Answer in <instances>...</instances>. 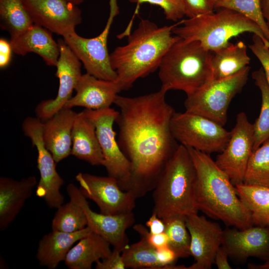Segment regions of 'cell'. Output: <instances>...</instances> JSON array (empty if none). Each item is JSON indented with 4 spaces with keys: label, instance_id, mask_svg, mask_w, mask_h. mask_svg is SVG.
<instances>
[{
    "label": "cell",
    "instance_id": "6da1fadb",
    "mask_svg": "<svg viewBox=\"0 0 269 269\" xmlns=\"http://www.w3.org/2000/svg\"><path fill=\"white\" fill-rule=\"evenodd\" d=\"M166 91L135 97L117 95V139L131 165L125 191L135 198L153 190L178 145L170 129L173 108L165 100Z\"/></svg>",
    "mask_w": 269,
    "mask_h": 269
},
{
    "label": "cell",
    "instance_id": "7a4b0ae2",
    "mask_svg": "<svg viewBox=\"0 0 269 269\" xmlns=\"http://www.w3.org/2000/svg\"><path fill=\"white\" fill-rule=\"evenodd\" d=\"M186 147L196 169L195 199L198 211L228 226L244 229L254 225L227 174L209 154Z\"/></svg>",
    "mask_w": 269,
    "mask_h": 269
},
{
    "label": "cell",
    "instance_id": "3957f363",
    "mask_svg": "<svg viewBox=\"0 0 269 269\" xmlns=\"http://www.w3.org/2000/svg\"><path fill=\"white\" fill-rule=\"evenodd\" d=\"M174 26L159 27L141 19L127 44L118 46L110 54L111 64L121 91L129 89L138 79L158 68L164 54L179 38L172 35Z\"/></svg>",
    "mask_w": 269,
    "mask_h": 269
},
{
    "label": "cell",
    "instance_id": "277c9868",
    "mask_svg": "<svg viewBox=\"0 0 269 269\" xmlns=\"http://www.w3.org/2000/svg\"><path fill=\"white\" fill-rule=\"evenodd\" d=\"M196 169L188 148L179 144L153 190L152 213L164 220L198 213Z\"/></svg>",
    "mask_w": 269,
    "mask_h": 269
},
{
    "label": "cell",
    "instance_id": "5b68a950",
    "mask_svg": "<svg viewBox=\"0 0 269 269\" xmlns=\"http://www.w3.org/2000/svg\"><path fill=\"white\" fill-rule=\"evenodd\" d=\"M212 52L196 40L180 37L167 50L158 67L161 88L180 90L186 95L203 88L214 80Z\"/></svg>",
    "mask_w": 269,
    "mask_h": 269
},
{
    "label": "cell",
    "instance_id": "8992f818",
    "mask_svg": "<svg viewBox=\"0 0 269 269\" xmlns=\"http://www.w3.org/2000/svg\"><path fill=\"white\" fill-rule=\"evenodd\" d=\"M219 9L216 12L183 20L179 26L174 25L172 33L185 40L198 41L211 52L226 46L230 39L245 32L259 36L269 47V42L255 23L233 10Z\"/></svg>",
    "mask_w": 269,
    "mask_h": 269
},
{
    "label": "cell",
    "instance_id": "52a82bcc",
    "mask_svg": "<svg viewBox=\"0 0 269 269\" xmlns=\"http://www.w3.org/2000/svg\"><path fill=\"white\" fill-rule=\"evenodd\" d=\"M248 66L230 77L214 80L201 90L189 95L184 101L185 111L201 115L224 126L233 98L247 83Z\"/></svg>",
    "mask_w": 269,
    "mask_h": 269
},
{
    "label": "cell",
    "instance_id": "ba28073f",
    "mask_svg": "<svg viewBox=\"0 0 269 269\" xmlns=\"http://www.w3.org/2000/svg\"><path fill=\"white\" fill-rule=\"evenodd\" d=\"M170 129L174 138L180 144L209 154L222 152L231 136V131L219 123L186 111L174 113Z\"/></svg>",
    "mask_w": 269,
    "mask_h": 269
},
{
    "label": "cell",
    "instance_id": "9c48e42d",
    "mask_svg": "<svg viewBox=\"0 0 269 269\" xmlns=\"http://www.w3.org/2000/svg\"><path fill=\"white\" fill-rule=\"evenodd\" d=\"M109 17L105 28L98 36L85 38L78 35L75 31L63 37V40L83 64L86 73L99 79L115 81L116 72L110 62L107 42L114 19L119 14L117 4H111Z\"/></svg>",
    "mask_w": 269,
    "mask_h": 269
},
{
    "label": "cell",
    "instance_id": "30bf717a",
    "mask_svg": "<svg viewBox=\"0 0 269 269\" xmlns=\"http://www.w3.org/2000/svg\"><path fill=\"white\" fill-rule=\"evenodd\" d=\"M83 111L95 127L103 156L102 165L108 176L117 180L121 189L125 191L131 176V165L120 147L113 129L119 111L110 107Z\"/></svg>",
    "mask_w": 269,
    "mask_h": 269
},
{
    "label": "cell",
    "instance_id": "8fae6325",
    "mask_svg": "<svg viewBox=\"0 0 269 269\" xmlns=\"http://www.w3.org/2000/svg\"><path fill=\"white\" fill-rule=\"evenodd\" d=\"M254 130L244 112L239 113L231 131L229 140L215 160L234 185L243 183L250 158L253 151Z\"/></svg>",
    "mask_w": 269,
    "mask_h": 269
},
{
    "label": "cell",
    "instance_id": "7c38bea8",
    "mask_svg": "<svg viewBox=\"0 0 269 269\" xmlns=\"http://www.w3.org/2000/svg\"><path fill=\"white\" fill-rule=\"evenodd\" d=\"M76 179L82 194L95 202L102 214H127L132 212L135 207V197L131 192L121 189L114 178L80 172Z\"/></svg>",
    "mask_w": 269,
    "mask_h": 269
},
{
    "label": "cell",
    "instance_id": "4fadbf2b",
    "mask_svg": "<svg viewBox=\"0 0 269 269\" xmlns=\"http://www.w3.org/2000/svg\"><path fill=\"white\" fill-rule=\"evenodd\" d=\"M66 191L70 199L83 209L87 218V226L92 232L102 236L114 249L122 252L129 246L126 232L134 222L133 212L117 215L98 213L91 209L87 198L75 185L69 183Z\"/></svg>",
    "mask_w": 269,
    "mask_h": 269
},
{
    "label": "cell",
    "instance_id": "5bb4252c",
    "mask_svg": "<svg viewBox=\"0 0 269 269\" xmlns=\"http://www.w3.org/2000/svg\"><path fill=\"white\" fill-rule=\"evenodd\" d=\"M34 24L62 37L82 21L78 5L68 0H22Z\"/></svg>",
    "mask_w": 269,
    "mask_h": 269
},
{
    "label": "cell",
    "instance_id": "9a60e30c",
    "mask_svg": "<svg viewBox=\"0 0 269 269\" xmlns=\"http://www.w3.org/2000/svg\"><path fill=\"white\" fill-rule=\"evenodd\" d=\"M58 43L60 56L56 66V75L59 79V88L54 99L42 101L35 108L36 117L42 122L63 108L72 97L73 91L82 75L81 62L63 39L58 40Z\"/></svg>",
    "mask_w": 269,
    "mask_h": 269
},
{
    "label": "cell",
    "instance_id": "2e32d148",
    "mask_svg": "<svg viewBox=\"0 0 269 269\" xmlns=\"http://www.w3.org/2000/svg\"><path fill=\"white\" fill-rule=\"evenodd\" d=\"M185 222L191 239V256L194 260L187 269H210L222 246L223 230L217 223L197 213L186 216Z\"/></svg>",
    "mask_w": 269,
    "mask_h": 269
},
{
    "label": "cell",
    "instance_id": "e0dca14e",
    "mask_svg": "<svg viewBox=\"0 0 269 269\" xmlns=\"http://www.w3.org/2000/svg\"><path fill=\"white\" fill-rule=\"evenodd\" d=\"M222 246L229 258L240 262L257 257L269 258V227L253 225L244 229L235 227L223 230Z\"/></svg>",
    "mask_w": 269,
    "mask_h": 269
},
{
    "label": "cell",
    "instance_id": "ac0fdd59",
    "mask_svg": "<svg viewBox=\"0 0 269 269\" xmlns=\"http://www.w3.org/2000/svg\"><path fill=\"white\" fill-rule=\"evenodd\" d=\"M76 94L63 108L82 107L86 109L101 110L110 108L121 91L117 81L99 79L87 73L82 74L75 89Z\"/></svg>",
    "mask_w": 269,
    "mask_h": 269
},
{
    "label": "cell",
    "instance_id": "d6986e66",
    "mask_svg": "<svg viewBox=\"0 0 269 269\" xmlns=\"http://www.w3.org/2000/svg\"><path fill=\"white\" fill-rule=\"evenodd\" d=\"M77 113L63 108L42 122V134L47 148L56 163L71 154L73 127Z\"/></svg>",
    "mask_w": 269,
    "mask_h": 269
},
{
    "label": "cell",
    "instance_id": "ffe728a7",
    "mask_svg": "<svg viewBox=\"0 0 269 269\" xmlns=\"http://www.w3.org/2000/svg\"><path fill=\"white\" fill-rule=\"evenodd\" d=\"M37 184L34 176L20 180L1 176L0 178V230H6L31 196Z\"/></svg>",
    "mask_w": 269,
    "mask_h": 269
},
{
    "label": "cell",
    "instance_id": "44dd1931",
    "mask_svg": "<svg viewBox=\"0 0 269 269\" xmlns=\"http://www.w3.org/2000/svg\"><path fill=\"white\" fill-rule=\"evenodd\" d=\"M51 33L34 24L21 34L10 37L12 51L22 56L33 52L40 56L47 65L56 67L60 56V48Z\"/></svg>",
    "mask_w": 269,
    "mask_h": 269
},
{
    "label": "cell",
    "instance_id": "7402d4cb",
    "mask_svg": "<svg viewBox=\"0 0 269 269\" xmlns=\"http://www.w3.org/2000/svg\"><path fill=\"white\" fill-rule=\"evenodd\" d=\"M92 232L87 226L73 233L52 230L44 235L38 242L36 254L39 265L48 269H56L60 262L64 261L74 244Z\"/></svg>",
    "mask_w": 269,
    "mask_h": 269
},
{
    "label": "cell",
    "instance_id": "603a6c76",
    "mask_svg": "<svg viewBox=\"0 0 269 269\" xmlns=\"http://www.w3.org/2000/svg\"><path fill=\"white\" fill-rule=\"evenodd\" d=\"M72 139L71 154L92 165H102L103 156L95 127L84 111L76 114Z\"/></svg>",
    "mask_w": 269,
    "mask_h": 269
},
{
    "label": "cell",
    "instance_id": "cb8c5ba5",
    "mask_svg": "<svg viewBox=\"0 0 269 269\" xmlns=\"http://www.w3.org/2000/svg\"><path fill=\"white\" fill-rule=\"evenodd\" d=\"M111 244L92 232L79 240L68 252L64 260L69 269H91L93 263L108 257Z\"/></svg>",
    "mask_w": 269,
    "mask_h": 269
},
{
    "label": "cell",
    "instance_id": "d4e9b609",
    "mask_svg": "<svg viewBox=\"0 0 269 269\" xmlns=\"http://www.w3.org/2000/svg\"><path fill=\"white\" fill-rule=\"evenodd\" d=\"M212 52L211 65L214 80L230 77L248 66L250 57L243 41L230 43Z\"/></svg>",
    "mask_w": 269,
    "mask_h": 269
},
{
    "label": "cell",
    "instance_id": "484cf974",
    "mask_svg": "<svg viewBox=\"0 0 269 269\" xmlns=\"http://www.w3.org/2000/svg\"><path fill=\"white\" fill-rule=\"evenodd\" d=\"M254 225L269 227V187L244 183L235 186Z\"/></svg>",
    "mask_w": 269,
    "mask_h": 269
},
{
    "label": "cell",
    "instance_id": "4316f807",
    "mask_svg": "<svg viewBox=\"0 0 269 269\" xmlns=\"http://www.w3.org/2000/svg\"><path fill=\"white\" fill-rule=\"evenodd\" d=\"M0 17L1 28L7 31L10 37L21 34L34 24L22 0H0Z\"/></svg>",
    "mask_w": 269,
    "mask_h": 269
},
{
    "label": "cell",
    "instance_id": "83f0119b",
    "mask_svg": "<svg viewBox=\"0 0 269 269\" xmlns=\"http://www.w3.org/2000/svg\"><path fill=\"white\" fill-rule=\"evenodd\" d=\"M252 78L261 94L262 104L259 117L253 124V151L269 138V85L262 67L252 73Z\"/></svg>",
    "mask_w": 269,
    "mask_h": 269
},
{
    "label": "cell",
    "instance_id": "f1b7e54d",
    "mask_svg": "<svg viewBox=\"0 0 269 269\" xmlns=\"http://www.w3.org/2000/svg\"><path fill=\"white\" fill-rule=\"evenodd\" d=\"M126 268L159 269L162 266L158 260L156 250L146 240L140 241L126 247L122 252Z\"/></svg>",
    "mask_w": 269,
    "mask_h": 269
},
{
    "label": "cell",
    "instance_id": "f546056e",
    "mask_svg": "<svg viewBox=\"0 0 269 269\" xmlns=\"http://www.w3.org/2000/svg\"><path fill=\"white\" fill-rule=\"evenodd\" d=\"M243 183L269 187V138L253 151Z\"/></svg>",
    "mask_w": 269,
    "mask_h": 269
},
{
    "label": "cell",
    "instance_id": "4dcf8cb0",
    "mask_svg": "<svg viewBox=\"0 0 269 269\" xmlns=\"http://www.w3.org/2000/svg\"><path fill=\"white\" fill-rule=\"evenodd\" d=\"M87 226V220L82 208L73 201L57 208L52 221V230L73 233Z\"/></svg>",
    "mask_w": 269,
    "mask_h": 269
},
{
    "label": "cell",
    "instance_id": "1f68e13d",
    "mask_svg": "<svg viewBox=\"0 0 269 269\" xmlns=\"http://www.w3.org/2000/svg\"><path fill=\"white\" fill-rule=\"evenodd\" d=\"M165 233L168 237V246L178 258L191 256L190 236L186 227L185 217L176 216L162 220Z\"/></svg>",
    "mask_w": 269,
    "mask_h": 269
},
{
    "label": "cell",
    "instance_id": "d6a6232c",
    "mask_svg": "<svg viewBox=\"0 0 269 269\" xmlns=\"http://www.w3.org/2000/svg\"><path fill=\"white\" fill-rule=\"evenodd\" d=\"M214 1L215 9L233 10L255 23L269 42V30L263 14L261 0H214Z\"/></svg>",
    "mask_w": 269,
    "mask_h": 269
},
{
    "label": "cell",
    "instance_id": "836d02e7",
    "mask_svg": "<svg viewBox=\"0 0 269 269\" xmlns=\"http://www.w3.org/2000/svg\"><path fill=\"white\" fill-rule=\"evenodd\" d=\"M130 2L149 3L159 6L163 11L165 18L177 21L185 16L184 0H127Z\"/></svg>",
    "mask_w": 269,
    "mask_h": 269
},
{
    "label": "cell",
    "instance_id": "e575fe53",
    "mask_svg": "<svg viewBox=\"0 0 269 269\" xmlns=\"http://www.w3.org/2000/svg\"><path fill=\"white\" fill-rule=\"evenodd\" d=\"M185 15L190 18L212 13L215 9L214 0H184Z\"/></svg>",
    "mask_w": 269,
    "mask_h": 269
},
{
    "label": "cell",
    "instance_id": "d590c367",
    "mask_svg": "<svg viewBox=\"0 0 269 269\" xmlns=\"http://www.w3.org/2000/svg\"><path fill=\"white\" fill-rule=\"evenodd\" d=\"M249 47L262 64L269 85V47L256 34H253L252 43L249 45Z\"/></svg>",
    "mask_w": 269,
    "mask_h": 269
},
{
    "label": "cell",
    "instance_id": "8d00e7d4",
    "mask_svg": "<svg viewBox=\"0 0 269 269\" xmlns=\"http://www.w3.org/2000/svg\"><path fill=\"white\" fill-rule=\"evenodd\" d=\"M133 229L139 234L140 237L144 238L156 250L168 246V237L165 232L151 233L140 224L135 225Z\"/></svg>",
    "mask_w": 269,
    "mask_h": 269
},
{
    "label": "cell",
    "instance_id": "74e56055",
    "mask_svg": "<svg viewBox=\"0 0 269 269\" xmlns=\"http://www.w3.org/2000/svg\"><path fill=\"white\" fill-rule=\"evenodd\" d=\"M96 269H126L122 256V252L114 249L106 258L96 263Z\"/></svg>",
    "mask_w": 269,
    "mask_h": 269
},
{
    "label": "cell",
    "instance_id": "f35d334b",
    "mask_svg": "<svg viewBox=\"0 0 269 269\" xmlns=\"http://www.w3.org/2000/svg\"><path fill=\"white\" fill-rule=\"evenodd\" d=\"M156 254L158 260L162 266V269L174 264L178 259L174 252L168 246L156 250Z\"/></svg>",
    "mask_w": 269,
    "mask_h": 269
},
{
    "label": "cell",
    "instance_id": "ab89813d",
    "mask_svg": "<svg viewBox=\"0 0 269 269\" xmlns=\"http://www.w3.org/2000/svg\"><path fill=\"white\" fill-rule=\"evenodd\" d=\"M12 49L9 42L4 39H0V67L3 68L9 63Z\"/></svg>",
    "mask_w": 269,
    "mask_h": 269
},
{
    "label": "cell",
    "instance_id": "60d3db41",
    "mask_svg": "<svg viewBox=\"0 0 269 269\" xmlns=\"http://www.w3.org/2000/svg\"><path fill=\"white\" fill-rule=\"evenodd\" d=\"M145 225L149 228L151 233L160 234L165 232V227L163 221L154 213L152 214L146 222Z\"/></svg>",
    "mask_w": 269,
    "mask_h": 269
},
{
    "label": "cell",
    "instance_id": "b9f144b4",
    "mask_svg": "<svg viewBox=\"0 0 269 269\" xmlns=\"http://www.w3.org/2000/svg\"><path fill=\"white\" fill-rule=\"evenodd\" d=\"M228 255L221 246L217 250L214 257V264L219 269H232L228 262Z\"/></svg>",
    "mask_w": 269,
    "mask_h": 269
},
{
    "label": "cell",
    "instance_id": "7bdbcfd3",
    "mask_svg": "<svg viewBox=\"0 0 269 269\" xmlns=\"http://www.w3.org/2000/svg\"><path fill=\"white\" fill-rule=\"evenodd\" d=\"M261 3L263 14L269 30V0H261Z\"/></svg>",
    "mask_w": 269,
    "mask_h": 269
},
{
    "label": "cell",
    "instance_id": "ee69618b",
    "mask_svg": "<svg viewBox=\"0 0 269 269\" xmlns=\"http://www.w3.org/2000/svg\"><path fill=\"white\" fill-rule=\"evenodd\" d=\"M250 269H269V258L265 261V262L260 265L250 264L248 265Z\"/></svg>",
    "mask_w": 269,
    "mask_h": 269
},
{
    "label": "cell",
    "instance_id": "f6af8a7d",
    "mask_svg": "<svg viewBox=\"0 0 269 269\" xmlns=\"http://www.w3.org/2000/svg\"><path fill=\"white\" fill-rule=\"evenodd\" d=\"M68 0L78 5L79 4L83 2L85 0Z\"/></svg>",
    "mask_w": 269,
    "mask_h": 269
}]
</instances>
